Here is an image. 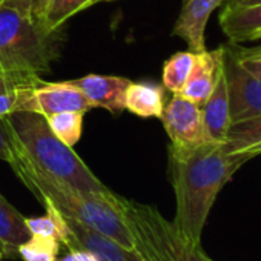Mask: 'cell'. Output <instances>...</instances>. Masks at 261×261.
<instances>
[{
    "label": "cell",
    "mask_w": 261,
    "mask_h": 261,
    "mask_svg": "<svg viewBox=\"0 0 261 261\" xmlns=\"http://www.w3.org/2000/svg\"><path fill=\"white\" fill-rule=\"evenodd\" d=\"M250 159L229 152L223 143L195 146L169 145V178L175 194L172 224L191 243L201 244V235L217 195L233 174Z\"/></svg>",
    "instance_id": "6da1fadb"
},
{
    "label": "cell",
    "mask_w": 261,
    "mask_h": 261,
    "mask_svg": "<svg viewBox=\"0 0 261 261\" xmlns=\"http://www.w3.org/2000/svg\"><path fill=\"white\" fill-rule=\"evenodd\" d=\"M7 121L13 134V149L36 169L82 194H112L72 148L53 134L43 115L13 112L7 115Z\"/></svg>",
    "instance_id": "7a4b0ae2"
},
{
    "label": "cell",
    "mask_w": 261,
    "mask_h": 261,
    "mask_svg": "<svg viewBox=\"0 0 261 261\" xmlns=\"http://www.w3.org/2000/svg\"><path fill=\"white\" fill-rule=\"evenodd\" d=\"M16 175L40 201H48L56 206L63 217L71 218L83 226L100 232L127 249H136L133 235L126 226L115 192L111 195L82 194L53 177L40 172L30 165L19 152L13 149V160L10 162Z\"/></svg>",
    "instance_id": "3957f363"
},
{
    "label": "cell",
    "mask_w": 261,
    "mask_h": 261,
    "mask_svg": "<svg viewBox=\"0 0 261 261\" xmlns=\"http://www.w3.org/2000/svg\"><path fill=\"white\" fill-rule=\"evenodd\" d=\"M63 31L0 5V71L42 75L60 57Z\"/></svg>",
    "instance_id": "277c9868"
},
{
    "label": "cell",
    "mask_w": 261,
    "mask_h": 261,
    "mask_svg": "<svg viewBox=\"0 0 261 261\" xmlns=\"http://www.w3.org/2000/svg\"><path fill=\"white\" fill-rule=\"evenodd\" d=\"M123 220L145 261H214L201 244L186 240L157 207L118 197Z\"/></svg>",
    "instance_id": "5b68a950"
},
{
    "label": "cell",
    "mask_w": 261,
    "mask_h": 261,
    "mask_svg": "<svg viewBox=\"0 0 261 261\" xmlns=\"http://www.w3.org/2000/svg\"><path fill=\"white\" fill-rule=\"evenodd\" d=\"M223 48L230 124L261 115V82L238 63L229 45H223Z\"/></svg>",
    "instance_id": "8992f818"
},
{
    "label": "cell",
    "mask_w": 261,
    "mask_h": 261,
    "mask_svg": "<svg viewBox=\"0 0 261 261\" xmlns=\"http://www.w3.org/2000/svg\"><path fill=\"white\" fill-rule=\"evenodd\" d=\"M160 120L171 139V145L195 146L211 142L203 123L201 106L180 94H172V98L165 105Z\"/></svg>",
    "instance_id": "52a82bcc"
},
{
    "label": "cell",
    "mask_w": 261,
    "mask_h": 261,
    "mask_svg": "<svg viewBox=\"0 0 261 261\" xmlns=\"http://www.w3.org/2000/svg\"><path fill=\"white\" fill-rule=\"evenodd\" d=\"M69 240L65 244L68 249L77 247L91 252L98 261H145L137 249H127L118 241L92 230L71 218H66Z\"/></svg>",
    "instance_id": "ba28073f"
},
{
    "label": "cell",
    "mask_w": 261,
    "mask_h": 261,
    "mask_svg": "<svg viewBox=\"0 0 261 261\" xmlns=\"http://www.w3.org/2000/svg\"><path fill=\"white\" fill-rule=\"evenodd\" d=\"M94 109L83 92L69 82L48 83L42 80L33 92V112L45 118L59 112H83Z\"/></svg>",
    "instance_id": "9c48e42d"
},
{
    "label": "cell",
    "mask_w": 261,
    "mask_h": 261,
    "mask_svg": "<svg viewBox=\"0 0 261 261\" xmlns=\"http://www.w3.org/2000/svg\"><path fill=\"white\" fill-rule=\"evenodd\" d=\"M68 82L79 88L94 108H103L112 114L124 109V94L130 83L124 77L88 74Z\"/></svg>",
    "instance_id": "30bf717a"
},
{
    "label": "cell",
    "mask_w": 261,
    "mask_h": 261,
    "mask_svg": "<svg viewBox=\"0 0 261 261\" xmlns=\"http://www.w3.org/2000/svg\"><path fill=\"white\" fill-rule=\"evenodd\" d=\"M220 5H223V0H183V7L174 25L172 36L183 39L192 53L204 51V31L207 20L214 10Z\"/></svg>",
    "instance_id": "8fae6325"
},
{
    "label": "cell",
    "mask_w": 261,
    "mask_h": 261,
    "mask_svg": "<svg viewBox=\"0 0 261 261\" xmlns=\"http://www.w3.org/2000/svg\"><path fill=\"white\" fill-rule=\"evenodd\" d=\"M223 53H224L223 46L214 51L204 49L201 53H195L192 71L180 95L197 103L198 106H203L209 94L212 92L214 85L217 82L218 71L223 66Z\"/></svg>",
    "instance_id": "7c38bea8"
},
{
    "label": "cell",
    "mask_w": 261,
    "mask_h": 261,
    "mask_svg": "<svg viewBox=\"0 0 261 261\" xmlns=\"http://www.w3.org/2000/svg\"><path fill=\"white\" fill-rule=\"evenodd\" d=\"M40 75L0 71V118L13 112H33V92Z\"/></svg>",
    "instance_id": "4fadbf2b"
},
{
    "label": "cell",
    "mask_w": 261,
    "mask_h": 261,
    "mask_svg": "<svg viewBox=\"0 0 261 261\" xmlns=\"http://www.w3.org/2000/svg\"><path fill=\"white\" fill-rule=\"evenodd\" d=\"M203 123L211 142L224 143L227 129L230 126V112H229V95L227 83L223 66L218 71L217 82L207 100L201 106Z\"/></svg>",
    "instance_id": "5bb4252c"
},
{
    "label": "cell",
    "mask_w": 261,
    "mask_h": 261,
    "mask_svg": "<svg viewBox=\"0 0 261 261\" xmlns=\"http://www.w3.org/2000/svg\"><path fill=\"white\" fill-rule=\"evenodd\" d=\"M220 27L230 43H244L261 31V4L237 8H223Z\"/></svg>",
    "instance_id": "9a60e30c"
},
{
    "label": "cell",
    "mask_w": 261,
    "mask_h": 261,
    "mask_svg": "<svg viewBox=\"0 0 261 261\" xmlns=\"http://www.w3.org/2000/svg\"><path fill=\"white\" fill-rule=\"evenodd\" d=\"M124 109L143 118H162L165 88L152 82H130L124 94Z\"/></svg>",
    "instance_id": "2e32d148"
},
{
    "label": "cell",
    "mask_w": 261,
    "mask_h": 261,
    "mask_svg": "<svg viewBox=\"0 0 261 261\" xmlns=\"http://www.w3.org/2000/svg\"><path fill=\"white\" fill-rule=\"evenodd\" d=\"M30 237L25 217L0 194V250L4 258H17L19 246Z\"/></svg>",
    "instance_id": "e0dca14e"
},
{
    "label": "cell",
    "mask_w": 261,
    "mask_h": 261,
    "mask_svg": "<svg viewBox=\"0 0 261 261\" xmlns=\"http://www.w3.org/2000/svg\"><path fill=\"white\" fill-rule=\"evenodd\" d=\"M224 148L233 154H261V115L232 123L227 129Z\"/></svg>",
    "instance_id": "ac0fdd59"
},
{
    "label": "cell",
    "mask_w": 261,
    "mask_h": 261,
    "mask_svg": "<svg viewBox=\"0 0 261 261\" xmlns=\"http://www.w3.org/2000/svg\"><path fill=\"white\" fill-rule=\"evenodd\" d=\"M43 204L46 209L45 215L36 217V218H25L30 233L37 235V237H45V238H54L59 243L66 244L69 240V230H68L65 217L51 203L43 201Z\"/></svg>",
    "instance_id": "d6986e66"
},
{
    "label": "cell",
    "mask_w": 261,
    "mask_h": 261,
    "mask_svg": "<svg viewBox=\"0 0 261 261\" xmlns=\"http://www.w3.org/2000/svg\"><path fill=\"white\" fill-rule=\"evenodd\" d=\"M195 60V53L181 51L165 62L163 66V88L172 94H180L188 82Z\"/></svg>",
    "instance_id": "ffe728a7"
},
{
    "label": "cell",
    "mask_w": 261,
    "mask_h": 261,
    "mask_svg": "<svg viewBox=\"0 0 261 261\" xmlns=\"http://www.w3.org/2000/svg\"><path fill=\"white\" fill-rule=\"evenodd\" d=\"M83 115V112H59L46 117V121L53 134L65 145L72 148L79 143L82 137Z\"/></svg>",
    "instance_id": "44dd1931"
},
{
    "label": "cell",
    "mask_w": 261,
    "mask_h": 261,
    "mask_svg": "<svg viewBox=\"0 0 261 261\" xmlns=\"http://www.w3.org/2000/svg\"><path fill=\"white\" fill-rule=\"evenodd\" d=\"M95 4L97 0H49L43 23L51 30H60L72 16Z\"/></svg>",
    "instance_id": "7402d4cb"
},
{
    "label": "cell",
    "mask_w": 261,
    "mask_h": 261,
    "mask_svg": "<svg viewBox=\"0 0 261 261\" xmlns=\"http://www.w3.org/2000/svg\"><path fill=\"white\" fill-rule=\"evenodd\" d=\"M60 252V243L54 238L31 235L23 241L17 253L23 261H56Z\"/></svg>",
    "instance_id": "603a6c76"
},
{
    "label": "cell",
    "mask_w": 261,
    "mask_h": 261,
    "mask_svg": "<svg viewBox=\"0 0 261 261\" xmlns=\"http://www.w3.org/2000/svg\"><path fill=\"white\" fill-rule=\"evenodd\" d=\"M233 56L237 57L238 63L250 72L255 79L261 82V46L255 48H241L237 43H227Z\"/></svg>",
    "instance_id": "cb8c5ba5"
},
{
    "label": "cell",
    "mask_w": 261,
    "mask_h": 261,
    "mask_svg": "<svg viewBox=\"0 0 261 261\" xmlns=\"http://www.w3.org/2000/svg\"><path fill=\"white\" fill-rule=\"evenodd\" d=\"M49 0H4L2 5L17 10L19 13L30 16L33 19L42 20L45 17Z\"/></svg>",
    "instance_id": "d4e9b609"
},
{
    "label": "cell",
    "mask_w": 261,
    "mask_h": 261,
    "mask_svg": "<svg viewBox=\"0 0 261 261\" xmlns=\"http://www.w3.org/2000/svg\"><path fill=\"white\" fill-rule=\"evenodd\" d=\"M0 160L7 163L13 160V134L7 117L0 118Z\"/></svg>",
    "instance_id": "484cf974"
},
{
    "label": "cell",
    "mask_w": 261,
    "mask_h": 261,
    "mask_svg": "<svg viewBox=\"0 0 261 261\" xmlns=\"http://www.w3.org/2000/svg\"><path fill=\"white\" fill-rule=\"evenodd\" d=\"M69 252L66 255H63L62 258H57L56 261H98L91 252L83 250V249H77V247H71L68 249Z\"/></svg>",
    "instance_id": "4316f807"
},
{
    "label": "cell",
    "mask_w": 261,
    "mask_h": 261,
    "mask_svg": "<svg viewBox=\"0 0 261 261\" xmlns=\"http://www.w3.org/2000/svg\"><path fill=\"white\" fill-rule=\"evenodd\" d=\"M261 4V0H223L224 8H237V7H249Z\"/></svg>",
    "instance_id": "83f0119b"
},
{
    "label": "cell",
    "mask_w": 261,
    "mask_h": 261,
    "mask_svg": "<svg viewBox=\"0 0 261 261\" xmlns=\"http://www.w3.org/2000/svg\"><path fill=\"white\" fill-rule=\"evenodd\" d=\"M258 40H261V31H258V33L250 39V42H258Z\"/></svg>",
    "instance_id": "f1b7e54d"
},
{
    "label": "cell",
    "mask_w": 261,
    "mask_h": 261,
    "mask_svg": "<svg viewBox=\"0 0 261 261\" xmlns=\"http://www.w3.org/2000/svg\"><path fill=\"white\" fill-rule=\"evenodd\" d=\"M100 2H109V0H97V4H100Z\"/></svg>",
    "instance_id": "f546056e"
},
{
    "label": "cell",
    "mask_w": 261,
    "mask_h": 261,
    "mask_svg": "<svg viewBox=\"0 0 261 261\" xmlns=\"http://www.w3.org/2000/svg\"><path fill=\"white\" fill-rule=\"evenodd\" d=\"M0 259H4V253H2V250H0Z\"/></svg>",
    "instance_id": "4dcf8cb0"
},
{
    "label": "cell",
    "mask_w": 261,
    "mask_h": 261,
    "mask_svg": "<svg viewBox=\"0 0 261 261\" xmlns=\"http://www.w3.org/2000/svg\"><path fill=\"white\" fill-rule=\"evenodd\" d=\"M2 2H4V0H0V5H2Z\"/></svg>",
    "instance_id": "1f68e13d"
}]
</instances>
